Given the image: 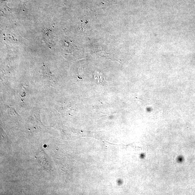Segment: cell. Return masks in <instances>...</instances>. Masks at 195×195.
Returning a JSON list of instances; mask_svg holds the SVG:
<instances>
[{"mask_svg":"<svg viewBox=\"0 0 195 195\" xmlns=\"http://www.w3.org/2000/svg\"><path fill=\"white\" fill-rule=\"evenodd\" d=\"M94 79L97 83L103 84L105 83V77L102 74L98 72H95L94 74Z\"/></svg>","mask_w":195,"mask_h":195,"instance_id":"1","label":"cell"}]
</instances>
